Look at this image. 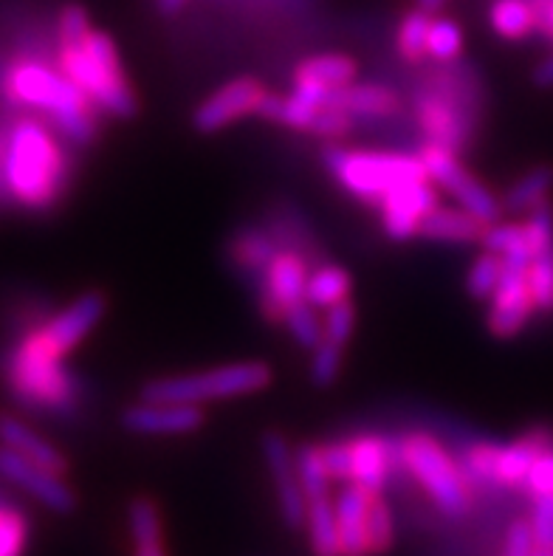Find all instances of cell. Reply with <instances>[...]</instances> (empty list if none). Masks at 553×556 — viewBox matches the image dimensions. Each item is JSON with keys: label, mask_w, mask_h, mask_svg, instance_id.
Listing matches in <instances>:
<instances>
[{"label": "cell", "mask_w": 553, "mask_h": 556, "mask_svg": "<svg viewBox=\"0 0 553 556\" xmlns=\"http://www.w3.org/2000/svg\"><path fill=\"white\" fill-rule=\"evenodd\" d=\"M553 190V167L551 164H537L519 176L503 195L505 212H531L540 204H545Z\"/></svg>", "instance_id": "27"}, {"label": "cell", "mask_w": 553, "mask_h": 556, "mask_svg": "<svg viewBox=\"0 0 553 556\" xmlns=\"http://www.w3.org/2000/svg\"><path fill=\"white\" fill-rule=\"evenodd\" d=\"M533 85L537 88H553V54L537 65V71H533Z\"/></svg>", "instance_id": "50"}, {"label": "cell", "mask_w": 553, "mask_h": 556, "mask_svg": "<svg viewBox=\"0 0 553 556\" xmlns=\"http://www.w3.org/2000/svg\"><path fill=\"white\" fill-rule=\"evenodd\" d=\"M528 271H531V252L503 257V277L491 294V308L489 317H486L489 331L498 339L517 337L531 323L533 311H537Z\"/></svg>", "instance_id": "8"}, {"label": "cell", "mask_w": 553, "mask_h": 556, "mask_svg": "<svg viewBox=\"0 0 553 556\" xmlns=\"http://www.w3.org/2000/svg\"><path fill=\"white\" fill-rule=\"evenodd\" d=\"M533 556H553V548H533Z\"/></svg>", "instance_id": "53"}, {"label": "cell", "mask_w": 553, "mask_h": 556, "mask_svg": "<svg viewBox=\"0 0 553 556\" xmlns=\"http://www.w3.org/2000/svg\"><path fill=\"white\" fill-rule=\"evenodd\" d=\"M342 356L344 348L323 337V342L314 348V356H311V381H314V388H330L339 379V374H342Z\"/></svg>", "instance_id": "39"}, {"label": "cell", "mask_w": 553, "mask_h": 556, "mask_svg": "<svg viewBox=\"0 0 553 556\" xmlns=\"http://www.w3.org/2000/svg\"><path fill=\"white\" fill-rule=\"evenodd\" d=\"M463 51V31L455 21L432 14L427 31V56L435 63H455Z\"/></svg>", "instance_id": "32"}, {"label": "cell", "mask_w": 553, "mask_h": 556, "mask_svg": "<svg viewBox=\"0 0 553 556\" xmlns=\"http://www.w3.org/2000/svg\"><path fill=\"white\" fill-rule=\"evenodd\" d=\"M91 31V21L83 7H65L60 14V42H79Z\"/></svg>", "instance_id": "47"}, {"label": "cell", "mask_w": 553, "mask_h": 556, "mask_svg": "<svg viewBox=\"0 0 553 556\" xmlns=\"http://www.w3.org/2000/svg\"><path fill=\"white\" fill-rule=\"evenodd\" d=\"M268 97V88L254 77H238L221 85L215 93L203 99L192 113V127L198 134H217L235 122L252 116L260 111L263 99Z\"/></svg>", "instance_id": "12"}, {"label": "cell", "mask_w": 553, "mask_h": 556, "mask_svg": "<svg viewBox=\"0 0 553 556\" xmlns=\"http://www.w3.org/2000/svg\"><path fill=\"white\" fill-rule=\"evenodd\" d=\"M309 275V263L302 261V254L280 249L272 254L260 280V311L266 314L268 323H282L286 311L305 300Z\"/></svg>", "instance_id": "13"}, {"label": "cell", "mask_w": 553, "mask_h": 556, "mask_svg": "<svg viewBox=\"0 0 553 556\" xmlns=\"http://www.w3.org/2000/svg\"><path fill=\"white\" fill-rule=\"evenodd\" d=\"M323 455H325V466H328L330 480L351 483V450H348V441H334V444H325Z\"/></svg>", "instance_id": "46"}, {"label": "cell", "mask_w": 553, "mask_h": 556, "mask_svg": "<svg viewBox=\"0 0 553 556\" xmlns=\"http://www.w3.org/2000/svg\"><path fill=\"white\" fill-rule=\"evenodd\" d=\"M526 489L533 497H548V494H553V444H548L537 455L531 472H528Z\"/></svg>", "instance_id": "45"}, {"label": "cell", "mask_w": 553, "mask_h": 556, "mask_svg": "<svg viewBox=\"0 0 553 556\" xmlns=\"http://www.w3.org/2000/svg\"><path fill=\"white\" fill-rule=\"evenodd\" d=\"M359 65L351 56L344 54H316L309 56L305 63L297 65L294 71V88L291 93L311 105H328V99L344 88V85L356 83Z\"/></svg>", "instance_id": "18"}, {"label": "cell", "mask_w": 553, "mask_h": 556, "mask_svg": "<svg viewBox=\"0 0 553 556\" xmlns=\"http://www.w3.org/2000/svg\"><path fill=\"white\" fill-rule=\"evenodd\" d=\"M316 311L319 308H314L309 300H302V303H297L294 308H288L286 317H282V323H286V328L291 331L297 345L309 348V351H314V348L323 342V333H325V325Z\"/></svg>", "instance_id": "35"}, {"label": "cell", "mask_w": 553, "mask_h": 556, "mask_svg": "<svg viewBox=\"0 0 553 556\" xmlns=\"http://www.w3.org/2000/svg\"><path fill=\"white\" fill-rule=\"evenodd\" d=\"M60 63L93 105L120 119H134L139 113V99L127 83L120 51L108 35L91 28L79 42H63Z\"/></svg>", "instance_id": "1"}, {"label": "cell", "mask_w": 553, "mask_h": 556, "mask_svg": "<svg viewBox=\"0 0 553 556\" xmlns=\"http://www.w3.org/2000/svg\"><path fill=\"white\" fill-rule=\"evenodd\" d=\"M378 206H381V226H385L387 238L410 240L418 235L429 212L441 206V201H438V190L432 187V178H427V181L401 184L387 192Z\"/></svg>", "instance_id": "16"}, {"label": "cell", "mask_w": 553, "mask_h": 556, "mask_svg": "<svg viewBox=\"0 0 553 556\" xmlns=\"http://www.w3.org/2000/svg\"><path fill=\"white\" fill-rule=\"evenodd\" d=\"M120 421L134 435H189L206 424V413L201 409V404L141 399L139 404H130L122 413Z\"/></svg>", "instance_id": "15"}, {"label": "cell", "mask_w": 553, "mask_h": 556, "mask_svg": "<svg viewBox=\"0 0 553 556\" xmlns=\"http://www.w3.org/2000/svg\"><path fill=\"white\" fill-rule=\"evenodd\" d=\"M533 534H531V522L528 520H517L505 534V545H503V556H533Z\"/></svg>", "instance_id": "48"}, {"label": "cell", "mask_w": 553, "mask_h": 556, "mask_svg": "<svg viewBox=\"0 0 553 556\" xmlns=\"http://www.w3.org/2000/svg\"><path fill=\"white\" fill-rule=\"evenodd\" d=\"M500 277H503V257L483 249V254L469 266L466 291H469L472 300H491L494 289L500 286Z\"/></svg>", "instance_id": "36"}, {"label": "cell", "mask_w": 553, "mask_h": 556, "mask_svg": "<svg viewBox=\"0 0 553 556\" xmlns=\"http://www.w3.org/2000/svg\"><path fill=\"white\" fill-rule=\"evenodd\" d=\"M0 475L12 480L14 486H21L23 492L32 494L46 508H51V511L68 515L77 506V497L65 486L63 475L51 472V469L35 464V460L23 458V455L9 450V446L0 450Z\"/></svg>", "instance_id": "17"}, {"label": "cell", "mask_w": 553, "mask_h": 556, "mask_svg": "<svg viewBox=\"0 0 553 556\" xmlns=\"http://www.w3.org/2000/svg\"><path fill=\"white\" fill-rule=\"evenodd\" d=\"M14 390L26 402L42 404V407H71L74 404V384L60 362L46 359L40 353L28 351L26 345L17 348L9 367Z\"/></svg>", "instance_id": "11"}, {"label": "cell", "mask_w": 553, "mask_h": 556, "mask_svg": "<svg viewBox=\"0 0 553 556\" xmlns=\"http://www.w3.org/2000/svg\"><path fill=\"white\" fill-rule=\"evenodd\" d=\"M263 455H266V466L272 472L274 492H277V506L286 520L288 529H302L305 526V515H309V497L300 483V472H297V455L288 446L286 438L280 432L268 430L260 441Z\"/></svg>", "instance_id": "14"}, {"label": "cell", "mask_w": 553, "mask_h": 556, "mask_svg": "<svg viewBox=\"0 0 553 556\" xmlns=\"http://www.w3.org/2000/svg\"><path fill=\"white\" fill-rule=\"evenodd\" d=\"M399 458L404 460V466L420 486L427 489V494L438 503L443 515H466L469 483L463 478L461 466L452 460V455L432 435H424V432L406 435L399 446Z\"/></svg>", "instance_id": "6"}, {"label": "cell", "mask_w": 553, "mask_h": 556, "mask_svg": "<svg viewBox=\"0 0 553 556\" xmlns=\"http://www.w3.org/2000/svg\"><path fill=\"white\" fill-rule=\"evenodd\" d=\"M9 85L21 102L51 113L68 139L88 144L97 136V119L91 111L93 102L79 91V85L68 74H56L40 63H17L12 68Z\"/></svg>", "instance_id": "3"}, {"label": "cell", "mask_w": 553, "mask_h": 556, "mask_svg": "<svg viewBox=\"0 0 553 556\" xmlns=\"http://www.w3.org/2000/svg\"><path fill=\"white\" fill-rule=\"evenodd\" d=\"M274 252H277V249H274L272 240L260 232H243L235 238V243H231V257H235V263L249 268V271H257V268L263 271V266L272 261Z\"/></svg>", "instance_id": "38"}, {"label": "cell", "mask_w": 553, "mask_h": 556, "mask_svg": "<svg viewBox=\"0 0 553 556\" xmlns=\"http://www.w3.org/2000/svg\"><path fill=\"white\" fill-rule=\"evenodd\" d=\"M184 3H187V0H159V9H162L164 14H176L181 12Z\"/></svg>", "instance_id": "51"}, {"label": "cell", "mask_w": 553, "mask_h": 556, "mask_svg": "<svg viewBox=\"0 0 553 556\" xmlns=\"http://www.w3.org/2000/svg\"><path fill=\"white\" fill-rule=\"evenodd\" d=\"M130 534H134V556H164L162 517L150 497H136L127 508Z\"/></svg>", "instance_id": "26"}, {"label": "cell", "mask_w": 553, "mask_h": 556, "mask_svg": "<svg viewBox=\"0 0 553 556\" xmlns=\"http://www.w3.org/2000/svg\"><path fill=\"white\" fill-rule=\"evenodd\" d=\"M461 77H435L424 91L415 97L418 125L432 144L461 153L472 139V113L469 99L457 93Z\"/></svg>", "instance_id": "7"}, {"label": "cell", "mask_w": 553, "mask_h": 556, "mask_svg": "<svg viewBox=\"0 0 553 556\" xmlns=\"http://www.w3.org/2000/svg\"><path fill=\"white\" fill-rule=\"evenodd\" d=\"M330 176L342 184L344 190L365 201H381L401 184L427 181L429 173L420 155L381 153V150H344L328 148L323 153Z\"/></svg>", "instance_id": "4"}, {"label": "cell", "mask_w": 553, "mask_h": 556, "mask_svg": "<svg viewBox=\"0 0 553 556\" xmlns=\"http://www.w3.org/2000/svg\"><path fill=\"white\" fill-rule=\"evenodd\" d=\"M367 529H370V548L373 554H381L392 545V511L385 501L381 492L373 494L370 501V515H367Z\"/></svg>", "instance_id": "41"}, {"label": "cell", "mask_w": 553, "mask_h": 556, "mask_svg": "<svg viewBox=\"0 0 553 556\" xmlns=\"http://www.w3.org/2000/svg\"><path fill=\"white\" fill-rule=\"evenodd\" d=\"M297 455V472H300V483L305 489V497H319V494H328V466H325L323 446L305 444L294 452Z\"/></svg>", "instance_id": "33"}, {"label": "cell", "mask_w": 553, "mask_h": 556, "mask_svg": "<svg viewBox=\"0 0 553 556\" xmlns=\"http://www.w3.org/2000/svg\"><path fill=\"white\" fill-rule=\"evenodd\" d=\"M531 291L540 314H553V240L531 254Z\"/></svg>", "instance_id": "34"}, {"label": "cell", "mask_w": 553, "mask_h": 556, "mask_svg": "<svg viewBox=\"0 0 553 556\" xmlns=\"http://www.w3.org/2000/svg\"><path fill=\"white\" fill-rule=\"evenodd\" d=\"M489 23L503 40H523L537 31V7L531 0H494L489 9Z\"/></svg>", "instance_id": "28"}, {"label": "cell", "mask_w": 553, "mask_h": 556, "mask_svg": "<svg viewBox=\"0 0 553 556\" xmlns=\"http://www.w3.org/2000/svg\"><path fill=\"white\" fill-rule=\"evenodd\" d=\"M325 339H330V342H337V345L348 348V342H351L353 337V328H356V308H353L351 296L348 300H342V303L330 305V308H325Z\"/></svg>", "instance_id": "40"}, {"label": "cell", "mask_w": 553, "mask_h": 556, "mask_svg": "<svg viewBox=\"0 0 553 556\" xmlns=\"http://www.w3.org/2000/svg\"><path fill=\"white\" fill-rule=\"evenodd\" d=\"M489 229L480 218H475L472 212L447 210V206H435L429 212L424 224H420L418 235L427 240H441V243H480Z\"/></svg>", "instance_id": "23"}, {"label": "cell", "mask_w": 553, "mask_h": 556, "mask_svg": "<svg viewBox=\"0 0 553 556\" xmlns=\"http://www.w3.org/2000/svg\"><path fill=\"white\" fill-rule=\"evenodd\" d=\"M272 379L274 374L266 362H235V365L203 370V374L164 376V379L148 381L141 388V399L184 404L224 402V399L260 393L272 384Z\"/></svg>", "instance_id": "5"}, {"label": "cell", "mask_w": 553, "mask_h": 556, "mask_svg": "<svg viewBox=\"0 0 553 556\" xmlns=\"http://www.w3.org/2000/svg\"><path fill=\"white\" fill-rule=\"evenodd\" d=\"M537 28L553 40V0H537Z\"/></svg>", "instance_id": "49"}, {"label": "cell", "mask_w": 553, "mask_h": 556, "mask_svg": "<svg viewBox=\"0 0 553 556\" xmlns=\"http://www.w3.org/2000/svg\"><path fill=\"white\" fill-rule=\"evenodd\" d=\"M348 450H351V483L367 492H381L392 469V446L378 435H356L348 441Z\"/></svg>", "instance_id": "21"}, {"label": "cell", "mask_w": 553, "mask_h": 556, "mask_svg": "<svg viewBox=\"0 0 553 556\" xmlns=\"http://www.w3.org/2000/svg\"><path fill=\"white\" fill-rule=\"evenodd\" d=\"M432 14H427L424 9H413L406 12L399 23V31H395V46H399V54L404 56L406 63H420L427 56V31Z\"/></svg>", "instance_id": "31"}, {"label": "cell", "mask_w": 553, "mask_h": 556, "mask_svg": "<svg viewBox=\"0 0 553 556\" xmlns=\"http://www.w3.org/2000/svg\"><path fill=\"white\" fill-rule=\"evenodd\" d=\"M305 529H309L311 551H314L316 556H342V545H339L337 503H330L328 494H319V497H311L309 501Z\"/></svg>", "instance_id": "25"}, {"label": "cell", "mask_w": 553, "mask_h": 556, "mask_svg": "<svg viewBox=\"0 0 553 556\" xmlns=\"http://www.w3.org/2000/svg\"><path fill=\"white\" fill-rule=\"evenodd\" d=\"M105 311L108 300L102 291H85L68 308L60 311L51 323L42 325L40 331L32 333L23 345L46 356V359L60 362L97 328L99 319L105 317Z\"/></svg>", "instance_id": "10"}, {"label": "cell", "mask_w": 553, "mask_h": 556, "mask_svg": "<svg viewBox=\"0 0 553 556\" xmlns=\"http://www.w3.org/2000/svg\"><path fill=\"white\" fill-rule=\"evenodd\" d=\"M328 105L339 108L353 119L356 116L359 119H385V116H395L401 111L399 97L387 85H344L328 99Z\"/></svg>", "instance_id": "22"}, {"label": "cell", "mask_w": 553, "mask_h": 556, "mask_svg": "<svg viewBox=\"0 0 553 556\" xmlns=\"http://www.w3.org/2000/svg\"><path fill=\"white\" fill-rule=\"evenodd\" d=\"M0 441L12 452L23 455V458L35 460V464L46 466L51 472L63 475L68 469V460L63 458V452L51 446L49 441H42L37 432H32L23 421L12 416H0Z\"/></svg>", "instance_id": "24"}, {"label": "cell", "mask_w": 553, "mask_h": 556, "mask_svg": "<svg viewBox=\"0 0 553 556\" xmlns=\"http://www.w3.org/2000/svg\"><path fill=\"white\" fill-rule=\"evenodd\" d=\"M376 492L367 489L344 486L337 497V522H339V545L342 556H370V529H367V515H370V501Z\"/></svg>", "instance_id": "19"}, {"label": "cell", "mask_w": 553, "mask_h": 556, "mask_svg": "<svg viewBox=\"0 0 553 556\" xmlns=\"http://www.w3.org/2000/svg\"><path fill=\"white\" fill-rule=\"evenodd\" d=\"M323 105H311L305 99L288 93V97H277V93L268 91V97L263 99L257 116L274 122V125L291 127V130H305L311 134V127L316 122V113H319Z\"/></svg>", "instance_id": "30"}, {"label": "cell", "mask_w": 553, "mask_h": 556, "mask_svg": "<svg viewBox=\"0 0 553 556\" xmlns=\"http://www.w3.org/2000/svg\"><path fill=\"white\" fill-rule=\"evenodd\" d=\"M531 534L537 548H553V494L533 497L531 511Z\"/></svg>", "instance_id": "44"}, {"label": "cell", "mask_w": 553, "mask_h": 556, "mask_svg": "<svg viewBox=\"0 0 553 556\" xmlns=\"http://www.w3.org/2000/svg\"><path fill=\"white\" fill-rule=\"evenodd\" d=\"M0 515H3V511H0Z\"/></svg>", "instance_id": "54"}, {"label": "cell", "mask_w": 553, "mask_h": 556, "mask_svg": "<svg viewBox=\"0 0 553 556\" xmlns=\"http://www.w3.org/2000/svg\"><path fill=\"white\" fill-rule=\"evenodd\" d=\"M548 444H553L551 432L533 430L517 438V441H512V444L498 446V458H494V469H491V483H498V486L505 489L526 486L533 460H537V455Z\"/></svg>", "instance_id": "20"}, {"label": "cell", "mask_w": 553, "mask_h": 556, "mask_svg": "<svg viewBox=\"0 0 553 556\" xmlns=\"http://www.w3.org/2000/svg\"><path fill=\"white\" fill-rule=\"evenodd\" d=\"M447 0H418V9H424L427 14H438L443 9Z\"/></svg>", "instance_id": "52"}, {"label": "cell", "mask_w": 553, "mask_h": 556, "mask_svg": "<svg viewBox=\"0 0 553 556\" xmlns=\"http://www.w3.org/2000/svg\"><path fill=\"white\" fill-rule=\"evenodd\" d=\"M483 249L486 252H494L500 257H508V254H519V252H531V243H528V232L526 224H491L483 235Z\"/></svg>", "instance_id": "37"}, {"label": "cell", "mask_w": 553, "mask_h": 556, "mask_svg": "<svg viewBox=\"0 0 553 556\" xmlns=\"http://www.w3.org/2000/svg\"><path fill=\"white\" fill-rule=\"evenodd\" d=\"M353 130V116H348L344 111L334 105H323L319 113H316V122L311 127V136L316 139H328V141H337L344 139V136H351Z\"/></svg>", "instance_id": "43"}, {"label": "cell", "mask_w": 553, "mask_h": 556, "mask_svg": "<svg viewBox=\"0 0 553 556\" xmlns=\"http://www.w3.org/2000/svg\"><path fill=\"white\" fill-rule=\"evenodd\" d=\"M351 289H353L351 271L342 266H334V263H328V266L314 268V271L309 275L305 300H309L314 308L325 311V308H330V305H337V303H342V300H348V296H351Z\"/></svg>", "instance_id": "29"}, {"label": "cell", "mask_w": 553, "mask_h": 556, "mask_svg": "<svg viewBox=\"0 0 553 556\" xmlns=\"http://www.w3.org/2000/svg\"><path fill=\"white\" fill-rule=\"evenodd\" d=\"M28 540V522L21 511L0 515V556H23Z\"/></svg>", "instance_id": "42"}, {"label": "cell", "mask_w": 553, "mask_h": 556, "mask_svg": "<svg viewBox=\"0 0 553 556\" xmlns=\"http://www.w3.org/2000/svg\"><path fill=\"white\" fill-rule=\"evenodd\" d=\"M420 162L427 167L429 178L435 184H441L449 195L455 198L457 204L466 212H472L475 218H480L483 224H498L503 218V201L494 198V192H489L483 184L472 176L469 169L457 162V153L441 144H432L429 141L427 148L420 150Z\"/></svg>", "instance_id": "9"}, {"label": "cell", "mask_w": 553, "mask_h": 556, "mask_svg": "<svg viewBox=\"0 0 553 556\" xmlns=\"http://www.w3.org/2000/svg\"><path fill=\"white\" fill-rule=\"evenodd\" d=\"M9 187L32 210H46L56 201L65 184L63 153L49 130L37 122L14 127L7 155Z\"/></svg>", "instance_id": "2"}]
</instances>
